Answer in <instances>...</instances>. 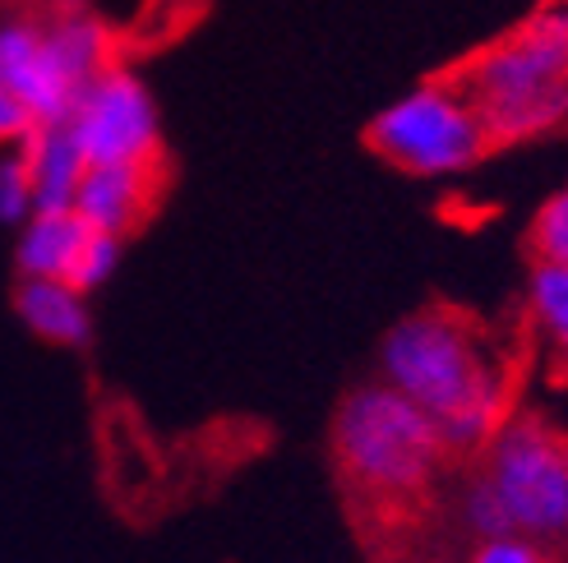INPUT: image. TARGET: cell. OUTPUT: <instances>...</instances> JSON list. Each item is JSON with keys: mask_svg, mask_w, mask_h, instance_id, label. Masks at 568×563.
Wrapping results in <instances>:
<instances>
[{"mask_svg": "<svg viewBox=\"0 0 568 563\" xmlns=\"http://www.w3.org/2000/svg\"><path fill=\"white\" fill-rule=\"evenodd\" d=\"M458 513H463V526L471 531L476 541H495V536H514V526H508V513H504V503L495 499V490L486 485V475H471L467 490H463V503H458Z\"/></svg>", "mask_w": 568, "mask_h": 563, "instance_id": "16", "label": "cell"}, {"mask_svg": "<svg viewBox=\"0 0 568 563\" xmlns=\"http://www.w3.org/2000/svg\"><path fill=\"white\" fill-rule=\"evenodd\" d=\"M65 130L89 166H125V162H153L162 153V116L149 93V83L130 65L111 61L98 79L79 89Z\"/></svg>", "mask_w": 568, "mask_h": 563, "instance_id": "6", "label": "cell"}, {"mask_svg": "<svg viewBox=\"0 0 568 563\" xmlns=\"http://www.w3.org/2000/svg\"><path fill=\"white\" fill-rule=\"evenodd\" d=\"M33 116H28V106L0 83V149H14V144H23L28 134H33Z\"/></svg>", "mask_w": 568, "mask_h": 563, "instance_id": "18", "label": "cell"}, {"mask_svg": "<svg viewBox=\"0 0 568 563\" xmlns=\"http://www.w3.org/2000/svg\"><path fill=\"white\" fill-rule=\"evenodd\" d=\"M480 475L504 503L514 536L541 550L568 541V434L546 416H508L480 453Z\"/></svg>", "mask_w": 568, "mask_h": 563, "instance_id": "5", "label": "cell"}, {"mask_svg": "<svg viewBox=\"0 0 568 563\" xmlns=\"http://www.w3.org/2000/svg\"><path fill=\"white\" fill-rule=\"evenodd\" d=\"M527 245H531L536 264H559V268H568V185L555 190L550 199L536 208L531 232H527Z\"/></svg>", "mask_w": 568, "mask_h": 563, "instance_id": "13", "label": "cell"}, {"mask_svg": "<svg viewBox=\"0 0 568 563\" xmlns=\"http://www.w3.org/2000/svg\"><path fill=\"white\" fill-rule=\"evenodd\" d=\"M333 458L337 471L347 475V485H356L361 494L407 503L435 485L448 448L435 430V420L379 379L352 388L337 402Z\"/></svg>", "mask_w": 568, "mask_h": 563, "instance_id": "3", "label": "cell"}, {"mask_svg": "<svg viewBox=\"0 0 568 563\" xmlns=\"http://www.w3.org/2000/svg\"><path fill=\"white\" fill-rule=\"evenodd\" d=\"M448 79L471 98L490 149L568 125V0L527 14Z\"/></svg>", "mask_w": 568, "mask_h": 563, "instance_id": "2", "label": "cell"}, {"mask_svg": "<svg viewBox=\"0 0 568 563\" xmlns=\"http://www.w3.org/2000/svg\"><path fill=\"white\" fill-rule=\"evenodd\" d=\"M121 249H125V240L121 236H106V232H89V240H83V249H79V259H74V268H70V287L74 291H83V296H93L98 287H106L111 282V273L121 268Z\"/></svg>", "mask_w": 568, "mask_h": 563, "instance_id": "14", "label": "cell"}, {"mask_svg": "<svg viewBox=\"0 0 568 563\" xmlns=\"http://www.w3.org/2000/svg\"><path fill=\"white\" fill-rule=\"evenodd\" d=\"M23 162H28V176H33V208L38 213H65L79 199V185H83V162L74 134L61 125H33V134L19 144Z\"/></svg>", "mask_w": 568, "mask_h": 563, "instance_id": "10", "label": "cell"}, {"mask_svg": "<svg viewBox=\"0 0 568 563\" xmlns=\"http://www.w3.org/2000/svg\"><path fill=\"white\" fill-rule=\"evenodd\" d=\"M471 563H546V550L527 536H495V541H476Z\"/></svg>", "mask_w": 568, "mask_h": 563, "instance_id": "17", "label": "cell"}, {"mask_svg": "<svg viewBox=\"0 0 568 563\" xmlns=\"http://www.w3.org/2000/svg\"><path fill=\"white\" fill-rule=\"evenodd\" d=\"M33 213V176H28L19 144L0 149V227H23Z\"/></svg>", "mask_w": 568, "mask_h": 563, "instance_id": "15", "label": "cell"}, {"mask_svg": "<svg viewBox=\"0 0 568 563\" xmlns=\"http://www.w3.org/2000/svg\"><path fill=\"white\" fill-rule=\"evenodd\" d=\"M89 222H83L74 208L65 213H33L19 227L14 240V268L19 277H51V282H65L83 240H89Z\"/></svg>", "mask_w": 568, "mask_h": 563, "instance_id": "11", "label": "cell"}, {"mask_svg": "<svg viewBox=\"0 0 568 563\" xmlns=\"http://www.w3.org/2000/svg\"><path fill=\"white\" fill-rule=\"evenodd\" d=\"M365 144L388 166L420 181L463 176L490 153L486 125L453 79L416 83L412 93L393 98L365 130Z\"/></svg>", "mask_w": 568, "mask_h": 563, "instance_id": "4", "label": "cell"}, {"mask_svg": "<svg viewBox=\"0 0 568 563\" xmlns=\"http://www.w3.org/2000/svg\"><path fill=\"white\" fill-rule=\"evenodd\" d=\"M14 315L23 328L42 337L51 347L83 351L93 342V309L89 296L74 291L70 282H51V277H19L14 287Z\"/></svg>", "mask_w": 568, "mask_h": 563, "instance_id": "9", "label": "cell"}, {"mask_svg": "<svg viewBox=\"0 0 568 563\" xmlns=\"http://www.w3.org/2000/svg\"><path fill=\"white\" fill-rule=\"evenodd\" d=\"M527 315H531L536 332H541L546 351L568 370V268H559V264H531Z\"/></svg>", "mask_w": 568, "mask_h": 563, "instance_id": "12", "label": "cell"}, {"mask_svg": "<svg viewBox=\"0 0 568 563\" xmlns=\"http://www.w3.org/2000/svg\"><path fill=\"white\" fill-rule=\"evenodd\" d=\"M166 190V157L153 162H125V166H89L79 185L74 213L89 222L93 232L130 236L144 227V217L158 208Z\"/></svg>", "mask_w": 568, "mask_h": 563, "instance_id": "8", "label": "cell"}, {"mask_svg": "<svg viewBox=\"0 0 568 563\" xmlns=\"http://www.w3.org/2000/svg\"><path fill=\"white\" fill-rule=\"evenodd\" d=\"M0 83L28 106L38 125H61L79 98V83L51 47L38 6L0 10Z\"/></svg>", "mask_w": 568, "mask_h": 563, "instance_id": "7", "label": "cell"}, {"mask_svg": "<svg viewBox=\"0 0 568 563\" xmlns=\"http://www.w3.org/2000/svg\"><path fill=\"white\" fill-rule=\"evenodd\" d=\"M379 379L435 420L448 453H486L508 411V375L458 309H416L379 342Z\"/></svg>", "mask_w": 568, "mask_h": 563, "instance_id": "1", "label": "cell"}]
</instances>
